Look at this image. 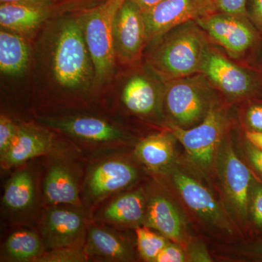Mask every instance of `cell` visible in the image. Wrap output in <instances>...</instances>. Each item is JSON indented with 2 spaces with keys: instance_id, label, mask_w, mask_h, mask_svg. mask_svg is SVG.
I'll return each mask as SVG.
<instances>
[{
  "instance_id": "cell-34",
  "label": "cell",
  "mask_w": 262,
  "mask_h": 262,
  "mask_svg": "<svg viewBox=\"0 0 262 262\" xmlns=\"http://www.w3.org/2000/svg\"><path fill=\"white\" fill-rule=\"evenodd\" d=\"M246 13L262 37V0H247Z\"/></svg>"
},
{
  "instance_id": "cell-19",
  "label": "cell",
  "mask_w": 262,
  "mask_h": 262,
  "mask_svg": "<svg viewBox=\"0 0 262 262\" xmlns=\"http://www.w3.org/2000/svg\"><path fill=\"white\" fill-rule=\"evenodd\" d=\"M31 51L28 43L20 34L1 29L0 71L10 77L21 75L28 68Z\"/></svg>"
},
{
  "instance_id": "cell-1",
  "label": "cell",
  "mask_w": 262,
  "mask_h": 262,
  "mask_svg": "<svg viewBox=\"0 0 262 262\" xmlns=\"http://www.w3.org/2000/svg\"><path fill=\"white\" fill-rule=\"evenodd\" d=\"M48 64L57 86L73 94L95 87V70L78 17L59 19L48 45Z\"/></svg>"
},
{
  "instance_id": "cell-11",
  "label": "cell",
  "mask_w": 262,
  "mask_h": 262,
  "mask_svg": "<svg viewBox=\"0 0 262 262\" xmlns=\"http://www.w3.org/2000/svg\"><path fill=\"white\" fill-rule=\"evenodd\" d=\"M165 82L146 67L127 77L122 87L121 99L131 113L148 117L163 106Z\"/></svg>"
},
{
  "instance_id": "cell-25",
  "label": "cell",
  "mask_w": 262,
  "mask_h": 262,
  "mask_svg": "<svg viewBox=\"0 0 262 262\" xmlns=\"http://www.w3.org/2000/svg\"><path fill=\"white\" fill-rule=\"evenodd\" d=\"M10 258L17 261H36L42 255V242L30 231H19L10 234L5 245Z\"/></svg>"
},
{
  "instance_id": "cell-31",
  "label": "cell",
  "mask_w": 262,
  "mask_h": 262,
  "mask_svg": "<svg viewBox=\"0 0 262 262\" xmlns=\"http://www.w3.org/2000/svg\"><path fill=\"white\" fill-rule=\"evenodd\" d=\"M244 151L248 163L251 165L254 173L258 176L259 181H262V151L258 149L246 139Z\"/></svg>"
},
{
  "instance_id": "cell-27",
  "label": "cell",
  "mask_w": 262,
  "mask_h": 262,
  "mask_svg": "<svg viewBox=\"0 0 262 262\" xmlns=\"http://www.w3.org/2000/svg\"><path fill=\"white\" fill-rule=\"evenodd\" d=\"M239 118L246 131L262 132V96L241 102Z\"/></svg>"
},
{
  "instance_id": "cell-23",
  "label": "cell",
  "mask_w": 262,
  "mask_h": 262,
  "mask_svg": "<svg viewBox=\"0 0 262 262\" xmlns=\"http://www.w3.org/2000/svg\"><path fill=\"white\" fill-rule=\"evenodd\" d=\"M84 252L111 261H125L130 257L128 248L120 237L97 227L90 228Z\"/></svg>"
},
{
  "instance_id": "cell-17",
  "label": "cell",
  "mask_w": 262,
  "mask_h": 262,
  "mask_svg": "<svg viewBox=\"0 0 262 262\" xmlns=\"http://www.w3.org/2000/svg\"><path fill=\"white\" fill-rule=\"evenodd\" d=\"M51 6L2 3L0 24L2 29L18 34L34 32L51 15Z\"/></svg>"
},
{
  "instance_id": "cell-2",
  "label": "cell",
  "mask_w": 262,
  "mask_h": 262,
  "mask_svg": "<svg viewBox=\"0 0 262 262\" xmlns=\"http://www.w3.org/2000/svg\"><path fill=\"white\" fill-rule=\"evenodd\" d=\"M196 21L181 24L146 46V66L167 82L200 73L203 57L211 44Z\"/></svg>"
},
{
  "instance_id": "cell-26",
  "label": "cell",
  "mask_w": 262,
  "mask_h": 262,
  "mask_svg": "<svg viewBox=\"0 0 262 262\" xmlns=\"http://www.w3.org/2000/svg\"><path fill=\"white\" fill-rule=\"evenodd\" d=\"M137 246L141 257L147 261H155L160 251L168 243L165 237L150 230L147 227L136 229Z\"/></svg>"
},
{
  "instance_id": "cell-30",
  "label": "cell",
  "mask_w": 262,
  "mask_h": 262,
  "mask_svg": "<svg viewBox=\"0 0 262 262\" xmlns=\"http://www.w3.org/2000/svg\"><path fill=\"white\" fill-rule=\"evenodd\" d=\"M17 127L9 117L1 115L0 118V154L1 156L9 149L14 140Z\"/></svg>"
},
{
  "instance_id": "cell-36",
  "label": "cell",
  "mask_w": 262,
  "mask_h": 262,
  "mask_svg": "<svg viewBox=\"0 0 262 262\" xmlns=\"http://www.w3.org/2000/svg\"><path fill=\"white\" fill-rule=\"evenodd\" d=\"M245 138L253 146L262 151V132L245 131Z\"/></svg>"
},
{
  "instance_id": "cell-39",
  "label": "cell",
  "mask_w": 262,
  "mask_h": 262,
  "mask_svg": "<svg viewBox=\"0 0 262 262\" xmlns=\"http://www.w3.org/2000/svg\"><path fill=\"white\" fill-rule=\"evenodd\" d=\"M252 66L257 68L258 70L261 71L262 72V40L259 48H258L257 53H256V56H255L254 59H253Z\"/></svg>"
},
{
  "instance_id": "cell-21",
  "label": "cell",
  "mask_w": 262,
  "mask_h": 262,
  "mask_svg": "<svg viewBox=\"0 0 262 262\" xmlns=\"http://www.w3.org/2000/svg\"><path fill=\"white\" fill-rule=\"evenodd\" d=\"M45 196L53 205H77L78 188L73 175L61 165H53L46 175L44 182Z\"/></svg>"
},
{
  "instance_id": "cell-29",
  "label": "cell",
  "mask_w": 262,
  "mask_h": 262,
  "mask_svg": "<svg viewBox=\"0 0 262 262\" xmlns=\"http://www.w3.org/2000/svg\"><path fill=\"white\" fill-rule=\"evenodd\" d=\"M86 253L82 252L79 249L72 247L58 248L53 249L51 252L47 254H42L38 257L37 261H85Z\"/></svg>"
},
{
  "instance_id": "cell-24",
  "label": "cell",
  "mask_w": 262,
  "mask_h": 262,
  "mask_svg": "<svg viewBox=\"0 0 262 262\" xmlns=\"http://www.w3.org/2000/svg\"><path fill=\"white\" fill-rule=\"evenodd\" d=\"M34 184L31 173L20 170L14 174L5 187L3 203L13 211H23L34 201Z\"/></svg>"
},
{
  "instance_id": "cell-14",
  "label": "cell",
  "mask_w": 262,
  "mask_h": 262,
  "mask_svg": "<svg viewBox=\"0 0 262 262\" xmlns=\"http://www.w3.org/2000/svg\"><path fill=\"white\" fill-rule=\"evenodd\" d=\"M48 127L61 131L67 135L92 142H115L125 139L118 127L97 117H67L63 118L42 119Z\"/></svg>"
},
{
  "instance_id": "cell-7",
  "label": "cell",
  "mask_w": 262,
  "mask_h": 262,
  "mask_svg": "<svg viewBox=\"0 0 262 262\" xmlns=\"http://www.w3.org/2000/svg\"><path fill=\"white\" fill-rule=\"evenodd\" d=\"M229 124L227 104L220 101L195 126L184 129L168 123L167 128L182 144L192 161L200 168L208 170L225 139Z\"/></svg>"
},
{
  "instance_id": "cell-37",
  "label": "cell",
  "mask_w": 262,
  "mask_h": 262,
  "mask_svg": "<svg viewBox=\"0 0 262 262\" xmlns=\"http://www.w3.org/2000/svg\"><path fill=\"white\" fill-rule=\"evenodd\" d=\"M2 3H19V4H27L33 5H43V6H51L54 0H0Z\"/></svg>"
},
{
  "instance_id": "cell-12",
  "label": "cell",
  "mask_w": 262,
  "mask_h": 262,
  "mask_svg": "<svg viewBox=\"0 0 262 262\" xmlns=\"http://www.w3.org/2000/svg\"><path fill=\"white\" fill-rule=\"evenodd\" d=\"M173 180L183 201L207 223L231 233L232 228L223 208L213 194L201 183L179 170L173 173Z\"/></svg>"
},
{
  "instance_id": "cell-9",
  "label": "cell",
  "mask_w": 262,
  "mask_h": 262,
  "mask_svg": "<svg viewBox=\"0 0 262 262\" xmlns=\"http://www.w3.org/2000/svg\"><path fill=\"white\" fill-rule=\"evenodd\" d=\"M113 43L116 60L129 67H139L147 46L143 11L132 0H125L115 15Z\"/></svg>"
},
{
  "instance_id": "cell-8",
  "label": "cell",
  "mask_w": 262,
  "mask_h": 262,
  "mask_svg": "<svg viewBox=\"0 0 262 262\" xmlns=\"http://www.w3.org/2000/svg\"><path fill=\"white\" fill-rule=\"evenodd\" d=\"M216 165L226 199L239 222L246 225L249 221L250 192L254 179L252 172L225 138L217 152Z\"/></svg>"
},
{
  "instance_id": "cell-10",
  "label": "cell",
  "mask_w": 262,
  "mask_h": 262,
  "mask_svg": "<svg viewBox=\"0 0 262 262\" xmlns=\"http://www.w3.org/2000/svg\"><path fill=\"white\" fill-rule=\"evenodd\" d=\"M216 11L215 0H162L143 11L147 45L177 26Z\"/></svg>"
},
{
  "instance_id": "cell-13",
  "label": "cell",
  "mask_w": 262,
  "mask_h": 262,
  "mask_svg": "<svg viewBox=\"0 0 262 262\" xmlns=\"http://www.w3.org/2000/svg\"><path fill=\"white\" fill-rule=\"evenodd\" d=\"M84 219L78 212L66 208H51L45 213L41 233L50 249L75 246L84 231Z\"/></svg>"
},
{
  "instance_id": "cell-35",
  "label": "cell",
  "mask_w": 262,
  "mask_h": 262,
  "mask_svg": "<svg viewBox=\"0 0 262 262\" xmlns=\"http://www.w3.org/2000/svg\"><path fill=\"white\" fill-rule=\"evenodd\" d=\"M247 253L253 259L262 261V239L250 245L247 248Z\"/></svg>"
},
{
  "instance_id": "cell-6",
  "label": "cell",
  "mask_w": 262,
  "mask_h": 262,
  "mask_svg": "<svg viewBox=\"0 0 262 262\" xmlns=\"http://www.w3.org/2000/svg\"><path fill=\"white\" fill-rule=\"evenodd\" d=\"M212 43L230 58L252 65L262 37L247 15L216 11L196 20Z\"/></svg>"
},
{
  "instance_id": "cell-16",
  "label": "cell",
  "mask_w": 262,
  "mask_h": 262,
  "mask_svg": "<svg viewBox=\"0 0 262 262\" xmlns=\"http://www.w3.org/2000/svg\"><path fill=\"white\" fill-rule=\"evenodd\" d=\"M136 177L137 172L130 164L122 160H110L100 164L91 171L88 187L94 199H101L128 187Z\"/></svg>"
},
{
  "instance_id": "cell-33",
  "label": "cell",
  "mask_w": 262,
  "mask_h": 262,
  "mask_svg": "<svg viewBox=\"0 0 262 262\" xmlns=\"http://www.w3.org/2000/svg\"><path fill=\"white\" fill-rule=\"evenodd\" d=\"M185 261V255L179 246L174 244H167L157 256L155 261L183 262Z\"/></svg>"
},
{
  "instance_id": "cell-15",
  "label": "cell",
  "mask_w": 262,
  "mask_h": 262,
  "mask_svg": "<svg viewBox=\"0 0 262 262\" xmlns=\"http://www.w3.org/2000/svg\"><path fill=\"white\" fill-rule=\"evenodd\" d=\"M53 149V136L48 131L31 125H20L9 149L1 156L2 166L10 168Z\"/></svg>"
},
{
  "instance_id": "cell-5",
  "label": "cell",
  "mask_w": 262,
  "mask_h": 262,
  "mask_svg": "<svg viewBox=\"0 0 262 262\" xmlns=\"http://www.w3.org/2000/svg\"><path fill=\"white\" fill-rule=\"evenodd\" d=\"M125 0H105L78 16L86 46L94 66L95 87L107 83L113 77L115 57L113 23Z\"/></svg>"
},
{
  "instance_id": "cell-20",
  "label": "cell",
  "mask_w": 262,
  "mask_h": 262,
  "mask_svg": "<svg viewBox=\"0 0 262 262\" xmlns=\"http://www.w3.org/2000/svg\"><path fill=\"white\" fill-rule=\"evenodd\" d=\"M177 140L169 130L153 134L137 144L136 155L148 168L160 170L171 163Z\"/></svg>"
},
{
  "instance_id": "cell-38",
  "label": "cell",
  "mask_w": 262,
  "mask_h": 262,
  "mask_svg": "<svg viewBox=\"0 0 262 262\" xmlns=\"http://www.w3.org/2000/svg\"><path fill=\"white\" fill-rule=\"evenodd\" d=\"M132 1L139 5L142 11H144V10L149 9L154 5L158 4L162 0H132Z\"/></svg>"
},
{
  "instance_id": "cell-32",
  "label": "cell",
  "mask_w": 262,
  "mask_h": 262,
  "mask_svg": "<svg viewBox=\"0 0 262 262\" xmlns=\"http://www.w3.org/2000/svg\"><path fill=\"white\" fill-rule=\"evenodd\" d=\"M217 10L230 14L247 15V0H215Z\"/></svg>"
},
{
  "instance_id": "cell-4",
  "label": "cell",
  "mask_w": 262,
  "mask_h": 262,
  "mask_svg": "<svg viewBox=\"0 0 262 262\" xmlns=\"http://www.w3.org/2000/svg\"><path fill=\"white\" fill-rule=\"evenodd\" d=\"M200 73L229 103L262 96L261 71L230 58L213 43L205 53Z\"/></svg>"
},
{
  "instance_id": "cell-28",
  "label": "cell",
  "mask_w": 262,
  "mask_h": 262,
  "mask_svg": "<svg viewBox=\"0 0 262 262\" xmlns=\"http://www.w3.org/2000/svg\"><path fill=\"white\" fill-rule=\"evenodd\" d=\"M249 221L258 232H262V183L258 179H253L250 192Z\"/></svg>"
},
{
  "instance_id": "cell-3",
  "label": "cell",
  "mask_w": 262,
  "mask_h": 262,
  "mask_svg": "<svg viewBox=\"0 0 262 262\" xmlns=\"http://www.w3.org/2000/svg\"><path fill=\"white\" fill-rule=\"evenodd\" d=\"M222 98L202 73L165 82L163 107L168 123L187 129L203 121Z\"/></svg>"
},
{
  "instance_id": "cell-18",
  "label": "cell",
  "mask_w": 262,
  "mask_h": 262,
  "mask_svg": "<svg viewBox=\"0 0 262 262\" xmlns=\"http://www.w3.org/2000/svg\"><path fill=\"white\" fill-rule=\"evenodd\" d=\"M146 225L156 229L162 235L173 241H181L184 235V225L180 213L168 198L156 196L146 206Z\"/></svg>"
},
{
  "instance_id": "cell-22",
  "label": "cell",
  "mask_w": 262,
  "mask_h": 262,
  "mask_svg": "<svg viewBox=\"0 0 262 262\" xmlns=\"http://www.w3.org/2000/svg\"><path fill=\"white\" fill-rule=\"evenodd\" d=\"M146 210L144 194L136 191L114 200L103 210L102 218L113 223L135 224L144 218Z\"/></svg>"
}]
</instances>
